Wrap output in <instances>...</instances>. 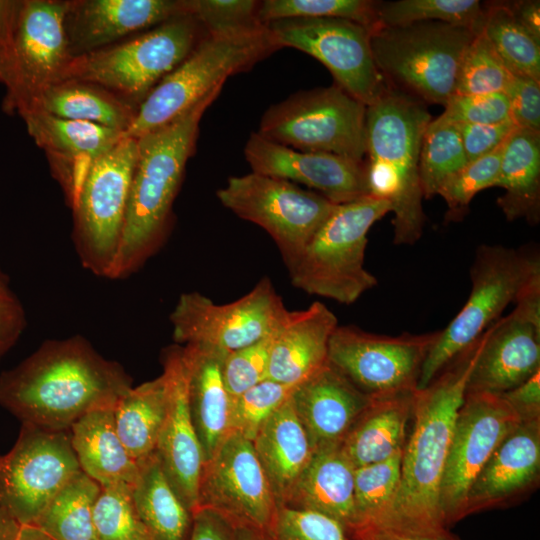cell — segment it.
I'll list each match as a JSON object with an SVG mask.
<instances>
[{
	"instance_id": "6da1fadb",
	"label": "cell",
	"mask_w": 540,
	"mask_h": 540,
	"mask_svg": "<svg viewBox=\"0 0 540 540\" xmlns=\"http://www.w3.org/2000/svg\"><path fill=\"white\" fill-rule=\"evenodd\" d=\"M132 387L115 361L82 336L47 340L0 375V405L21 420L51 431H68L88 412L114 408Z\"/></svg>"
},
{
	"instance_id": "7a4b0ae2",
	"label": "cell",
	"mask_w": 540,
	"mask_h": 540,
	"mask_svg": "<svg viewBox=\"0 0 540 540\" xmlns=\"http://www.w3.org/2000/svg\"><path fill=\"white\" fill-rule=\"evenodd\" d=\"M221 89L212 91L170 122L136 138V162L121 237L108 278L131 275L164 241L172 205L187 160L195 148L199 122Z\"/></svg>"
},
{
	"instance_id": "3957f363",
	"label": "cell",
	"mask_w": 540,
	"mask_h": 540,
	"mask_svg": "<svg viewBox=\"0 0 540 540\" xmlns=\"http://www.w3.org/2000/svg\"><path fill=\"white\" fill-rule=\"evenodd\" d=\"M431 120L425 103L391 87L366 106L368 192L390 202L396 245H413L423 233L419 155Z\"/></svg>"
},
{
	"instance_id": "277c9868",
	"label": "cell",
	"mask_w": 540,
	"mask_h": 540,
	"mask_svg": "<svg viewBox=\"0 0 540 540\" xmlns=\"http://www.w3.org/2000/svg\"><path fill=\"white\" fill-rule=\"evenodd\" d=\"M482 338L448 363L425 388L415 391L413 428L403 450L400 487L389 516L445 525L440 486L455 419Z\"/></svg>"
},
{
	"instance_id": "5b68a950",
	"label": "cell",
	"mask_w": 540,
	"mask_h": 540,
	"mask_svg": "<svg viewBox=\"0 0 540 540\" xmlns=\"http://www.w3.org/2000/svg\"><path fill=\"white\" fill-rule=\"evenodd\" d=\"M282 48L266 25L251 31L208 33L139 105L124 137L137 138L191 108L225 80Z\"/></svg>"
},
{
	"instance_id": "8992f818",
	"label": "cell",
	"mask_w": 540,
	"mask_h": 540,
	"mask_svg": "<svg viewBox=\"0 0 540 540\" xmlns=\"http://www.w3.org/2000/svg\"><path fill=\"white\" fill-rule=\"evenodd\" d=\"M391 211L389 201L371 195L337 204L289 271L292 285L347 305L377 286L364 267L367 234Z\"/></svg>"
},
{
	"instance_id": "52a82bcc",
	"label": "cell",
	"mask_w": 540,
	"mask_h": 540,
	"mask_svg": "<svg viewBox=\"0 0 540 540\" xmlns=\"http://www.w3.org/2000/svg\"><path fill=\"white\" fill-rule=\"evenodd\" d=\"M478 33L438 21L378 26L370 32L375 65L389 87L423 103L445 106L459 65Z\"/></svg>"
},
{
	"instance_id": "ba28073f",
	"label": "cell",
	"mask_w": 540,
	"mask_h": 540,
	"mask_svg": "<svg viewBox=\"0 0 540 540\" xmlns=\"http://www.w3.org/2000/svg\"><path fill=\"white\" fill-rule=\"evenodd\" d=\"M205 34L193 15H179L103 49L74 57L65 78L93 82L139 107Z\"/></svg>"
},
{
	"instance_id": "9c48e42d",
	"label": "cell",
	"mask_w": 540,
	"mask_h": 540,
	"mask_svg": "<svg viewBox=\"0 0 540 540\" xmlns=\"http://www.w3.org/2000/svg\"><path fill=\"white\" fill-rule=\"evenodd\" d=\"M540 277L536 256L503 245H481L470 269L469 297L441 331L422 365L417 389L425 388L456 356L496 323L506 307Z\"/></svg>"
},
{
	"instance_id": "30bf717a",
	"label": "cell",
	"mask_w": 540,
	"mask_h": 540,
	"mask_svg": "<svg viewBox=\"0 0 540 540\" xmlns=\"http://www.w3.org/2000/svg\"><path fill=\"white\" fill-rule=\"evenodd\" d=\"M365 118L366 105L334 83L294 93L270 106L257 133L294 150L363 162Z\"/></svg>"
},
{
	"instance_id": "8fae6325",
	"label": "cell",
	"mask_w": 540,
	"mask_h": 540,
	"mask_svg": "<svg viewBox=\"0 0 540 540\" xmlns=\"http://www.w3.org/2000/svg\"><path fill=\"white\" fill-rule=\"evenodd\" d=\"M217 198L273 238L288 271L337 205L317 192L255 172L230 177L217 191Z\"/></svg>"
},
{
	"instance_id": "7c38bea8",
	"label": "cell",
	"mask_w": 540,
	"mask_h": 540,
	"mask_svg": "<svg viewBox=\"0 0 540 540\" xmlns=\"http://www.w3.org/2000/svg\"><path fill=\"white\" fill-rule=\"evenodd\" d=\"M137 155L123 137L89 168L72 205L73 239L85 269L108 278L119 245Z\"/></svg>"
},
{
	"instance_id": "4fadbf2b",
	"label": "cell",
	"mask_w": 540,
	"mask_h": 540,
	"mask_svg": "<svg viewBox=\"0 0 540 540\" xmlns=\"http://www.w3.org/2000/svg\"><path fill=\"white\" fill-rule=\"evenodd\" d=\"M289 311L269 278L227 304L199 292L180 295L170 314L178 345H199L230 353L275 333Z\"/></svg>"
},
{
	"instance_id": "5bb4252c",
	"label": "cell",
	"mask_w": 540,
	"mask_h": 540,
	"mask_svg": "<svg viewBox=\"0 0 540 540\" xmlns=\"http://www.w3.org/2000/svg\"><path fill=\"white\" fill-rule=\"evenodd\" d=\"M438 333L387 336L338 325L329 341L328 362L371 398L414 392Z\"/></svg>"
},
{
	"instance_id": "9a60e30c",
	"label": "cell",
	"mask_w": 540,
	"mask_h": 540,
	"mask_svg": "<svg viewBox=\"0 0 540 540\" xmlns=\"http://www.w3.org/2000/svg\"><path fill=\"white\" fill-rule=\"evenodd\" d=\"M68 0H21L3 85V109L20 115L49 85L65 78L74 58L65 31Z\"/></svg>"
},
{
	"instance_id": "2e32d148",
	"label": "cell",
	"mask_w": 540,
	"mask_h": 540,
	"mask_svg": "<svg viewBox=\"0 0 540 540\" xmlns=\"http://www.w3.org/2000/svg\"><path fill=\"white\" fill-rule=\"evenodd\" d=\"M79 471L70 430L22 424L13 447L0 454V500L21 525H34L56 493Z\"/></svg>"
},
{
	"instance_id": "e0dca14e",
	"label": "cell",
	"mask_w": 540,
	"mask_h": 540,
	"mask_svg": "<svg viewBox=\"0 0 540 540\" xmlns=\"http://www.w3.org/2000/svg\"><path fill=\"white\" fill-rule=\"evenodd\" d=\"M265 25L281 47L316 58L335 84L366 106L390 88L375 65L367 27L341 18H288Z\"/></svg>"
},
{
	"instance_id": "ac0fdd59",
	"label": "cell",
	"mask_w": 540,
	"mask_h": 540,
	"mask_svg": "<svg viewBox=\"0 0 540 540\" xmlns=\"http://www.w3.org/2000/svg\"><path fill=\"white\" fill-rule=\"evenodd\" d=\"M199 508L218 513L233 527L271 535L278 504L252 441L230 433L204 463Z\"/></svg>"
},
{
	"instance_id": "d6986e66",
	"label": "cell",
	"mask_w": 540,
	"mask_h": 540,
	"mask_svg": "<svg viewBox=\"0 0 540 540\" xmlns=\"http://www.w3.org/2000/svg\"><path fill=\"white\" fill-rule=\"evenodd\" d=\"M521 421L500 394L466 392L458 410L440 486L446 526L462 518L468 489L506 435Z\"/></svg>"
},
{
	"instance_id": "ffe728a7",
	"label": "cell",
	"mask_w": 540,
	"mask_h": 540,
	"mask_svg": "<svg viewBox=\"0 0 540 540\" xmlns=\"http://www.w3.org/2000/svg\"><path fill=\"white\" fill-rule=\"evenodd\" d=\"M245 158L252 172L300 183L334 204L369 195L366 164L319 152H302L269 141L257 132L248 138Z\"/></svg>"
},
{
	"instance_id": "44dd1931",
	"label": "cell",
	"mask_w": 540,
	"mask_h": 540,
	"mask_svg": "<svg viewBox=\"0 0 540 540\" xmlns=\"http://www.w3.org/2000/svg\"><path fill=\"white\" fill-rule=\"evenodd\" d=\"M539 482L540 417H535L521 420L482 466L466 494L462 518L511 505Z\"/></svg>"
},
{
	"instance_id": "7402d4cb",
	"label": "cell",
	"mask_w": 540,
	"mask_h": 540,
	"mask_svg": "<svg viewBox=\"0 0 540 540\" xmlns=\"http://www.w3.org/2000/svg\"><path fill=\"white\" fill-rule=\"evenodd\" d=\"M183 14H189L188 0H68L64 23L78 57Z\"/></svg>"
},
{
	"instance_id": "603a6c76",
	"label": "cell",
	"mask_w": 540,
	"mask_h": 540,
	"mask_svg": "<svg viewBox=\"0 0 540 540\" xmlns=\"http://www.w3.org/2000/svg\"><path fill=\"white\" fill-rule=\"evenodd\" d=\"M20 117L29 135L45 152L70 207L91 165L124 137L123 132L113 128L64 119L37 109Z\"/></svg>"
},
{
	"instance_id": "cb8c5ba5",
	"label": "cell",
	"mask_w": 540,
	"mask_h": 540,
	"mask_svg": "<svg viewBox=\"0 0 540 540\" xmlns=\"http://www.w3.org/2000/svg\"><path fill=\"white\" fill-rule=\"evenodd\" d=\"M163 373L167 379L168 405L155 452L172 488L193 514L198 509L204 459L189 411L180 345L167 350Z\"/></svg>"
},
{
	"instance_id": "d4e9b609",
	"label": "cell",
	"mask_w": 540,
	"mask_h": 540,
	"mask_svg": "<svg viewBox=\"0 0 540 540\" xmlns=\"http://www.w3.org/2000/svg\"><path fill=\"white\" fill-rule=\"evenodd\" d=\"M540 371V322L514 308L483 334L466 392L503 394Z\"/></svg>"
},
{
	"instance_id": "484cf974",
	"label": "cell",
	"mask_w": 540,
	"mask_h": 540,
	"mask_svg": "<svg viewBox=\"0 0 540 540\" xmlns=\"http://www.w3.org/2000/svg\"><path fill=\"white\" fill-rule=\"evenodd\" d=\"M290 398L314 451L341 444L372 400L329 362L296 385Z\"/></svg>"
},
{
	"instance_id": "4316f807",
	"label": "cell",
	"mask_w": 540,
	"mask_h": 540,
	"mask_svg": "<svg viewBox=\"0 0 540 540\" xmlns=\"http://www.w3.org/2000/svg\"><path fill=\"white\" fill-rule=\"evenodd\" d=\"M337 326V317L321 302L289 311L273 337L267 379L295 386L322 368Z\"/></svg>"
},
{
	"instance_id": "83f0119b",
	"label": "cell",
	"mask_w": 540,
	"mask_h": 540,
	"mask_svg": "<svg viewBox=\"0 0 540 540\" xmlns=\"http://www.w3.org/2000/svg\"><path fill=\"white\" fill-rule=\"evenodd\" d=\"M180 346L189 411L205 463L230 434L232 397L223 379L228 353L199 345Z\"/></svg>"
},
{
	"instance_id": "f1b7e54d",
	"label": "cell",
	"mask_w": 540,
	"mask_h": 540,
	"mask_svg": "<svg viewBox=\"0 0 540 540\" xmlns=\"http://www.w3.org/2000/svg\"><path fill=\"white\" fill-rule=\"evenodd\" d=\"M354 472L341 444L319 448L282 506L323 513L349 534L357 525Z\"/></svg>"
},
{
	"instance_id": "f546056e",
	"label": "cell",
	"mask_w": 540,
	"mask_h": 540,
	"mask_svg": "<svg viewBox=\"0 0 540 540\" xmlns=\"http://www.w3.org/2000/svg\"><path fill=\"white\" fill-rule=\"evenodd\" d=\"M252 443L277 504L282 506L314 454L290 397L265 421Z\"/></svg>"
},
{
	"instance_id": "4dcf8cb0",
	"label": "cell",
	"mask_w": 540,
	"mask_h": 540,
	"mask_svg": "<svg viewBox=\"0 0 540 540\" xmlns=\"http://www.w3.org/2000/svg\"><path fill=\"white\" fill-rule=\"evenodd\" d=\"M414 394L415 391L372 398L341 443L355 468L403 453Z\"/></svg>"
},
{
	"instance_id": "1f68e13d",
	"label": "cell",
	"mask_w": 540,
	"mask_h": 540,
	"mask_svg": "<svg viewBox=\"0 0 540 540\" xmlns=\"http://www.w3.org/2000/svg\"><path fill=\"white\" fill-rule=\"evenodd\" d=\"M113 409L94 410L78 419L70 428L71 444L81 470L100 486H132L138 463L117 434Z\"/></svg>"
},
{
	"instance_id": "d6a6232c",
	"label": "cell",
	"mask_w": 540,
	"mask_h": 540,
	"mask_svg": "<svg viewBox=\"0 0 540 540\" xmlns=\"http://www.w3.org/2000/svg\"><path fill=\"white\" fill-rule=\"evenodd\" d=\"M32 109L125 133L137 114L138 106L93 82L65 78L42 90L24 112Z\"/></svg>"
},
{
	"instance_id": "836d02e7",
	"label": "cell",
	"mask_w": 540,
	"mask_h": 540,
	"mask_svg": "<svg viewBox=\"0 0 540 540\" xmlns=\"http://www.w3.org/2000/svg\"><path fill=\"white\" fill-rule=\"evenodd\" d=\"M494 187L505 193L498 199L508 221L540 219V132L515 129L505 142Z\"/></svg>"
},
{
	"instance_id": "e575fe53",
	"label": "cell",
	"mask_w": 540,
	"mask_h": 540,
	"mask_svg": "<svg viewBox=\"0 0 540 540\" xmlns=\"http://www.w3.org/2000/svg\"><path fill=\"white\" fill-rule=\"evenodd\" d=\"M132 499L149 540H186L192 513L168 481L155 453L138 462Z\"/></svg>"
},
{
	"instance_id": "d590c367",
	"label": "cell",
	"mask_w": 540,
	"mask_h": 540,
	"mask_svg": "<svg viewBox=\"0 0 540 540\" xmlns=\"http://www.w3.org/2000/svg\"><path fill=\"white\" fill-rule=\"evenodd\" d=\"M168 386L165 374L131 387L113 409L117 434L138 463L156 451L166 418Z\"/></svg>"
},
{
	"instance_id": "8d00e7d4",
	"label": "cell",
	"mask_w": 540,
	"mask_h": 540,
	"mask_svg": "<svg viewBox=\"0 0 540 540\" xmlns=\"http://www.w3.org/2000/svg\"><path fill=\"white\" fill-rule=\"evenodd\" d=\"M100 489L79 471L50 500L34 526L54 540H94L92 512Z\"/></svg>"
},
{
	"instance_id": "74e56055",
	"label": "cell",
	"mask_w": 540,
	"mask_h": 540,
	"mask_svg": "<svg viewBox=\"0 0 540 540\" xmlns=\"http://www.w3.org/2000/svg\"><path fill=\"white\" fill-rule=\"evenodd\" d=\"M482 32L513 75L540 81V41L517 20L507 2L483 7Z\"/></svg>"
},
{
	"instance_id": "f35d334b",
	"label": "cell",
	"mask_w": 540,
	"mask_h": 540,
	"mask_svg": "<svg viewBox=\"0 0 540 540\" xmlns=\"http://www.w3.org/2000/svg\"><path fill=\"white\" fill-rule=\"evenodd\" d=\"M379 26L438 21L480 33L484 11L478 0H398L378 4Z\"/></svg>"
},
{
	"instance_id": "ab89813d",
	"label": "cell",
	"mask_w": 540,
	"mask_h": 540,
	"mask_svg": "<svg viewBox=\"0 0 540 540\" xmlns=\"http://www.w3.org/2000/svg\"><path fill=\"white\" fill-rule=\"evenodd\" d=\"M467 164L456 125L438 124L431 120L423 134L419 155L423 197L437 195L441 186Z\"/></svg>"
},
{
	"instance_id": "60d3db41",
	"label": "cell",
	"mask_w": 540,
	"mask_h": 540,
	"mask_svg": "<svg viewBox=\"0 0 540 540\" xmlns=\"http://www.w3.org/2000/svg\"><path fill=\"white\" fill-rule=\"evenodd\" d=\"M402 454L355 468L356 527L367 522L381 520L391 514L400 487Z\"/></svg>"
},
{
	"instance_id": "b9f144b4",
	"label": "cell",
	"mask_w": 540,
	"mask_h": 540,
	"mask_svg": "<svg viewBox=\"0 0 540 540\" xmlns=\"http://www.w3.org/2000/svg\"><path fill=\"white\" fill-rule=\"evenodd\" d=\"M379 1L370 0H265L260 1L262 24L288 18H341L373 31L379 26Z\"/></svg>"
},
{
	"instance_id": "7bdbcfd3",
	"label": "cell",
	"mask_w": 540,
	"mask_h": 540,
	"mask_svg": "<svg viewBox=\"0 0 540 540\" xmlns=\"http://www.w3.org/2000/svg\"><path fill=\"white\" fill-rule=\"evenodd\" d=\"M94 540H149L132 499V486H101L92 512Z\"/></svg>"
},
{
	"instance_id": "ee69618b",
	"label": "cell",
	"mask_w": 540,
	"mask_h": 540,
	"mask_svg": "<svg viewBox=\"0 0 540 540\" xmlns=\"http://www.w3.org/2000/svg\"><path fill=\"white\" fill-rule=\"evenodd\" d=\"M512 77L513 74L481 31L462 56L455 93L465 95L504 93Z\"/></svg>"
},
{
	"instance_id": "f6af8a7d",
	"label": "cell",
	"mask_w": 540,
	"mask_h": 540,
	"mask_svg": "<svg viewBox=\"0 0 540 540\" xmlns=\"http://www.w3.org/2000/svg\"><path fill=\"white\" fill-rule=\"evenodd\" d=\"M295 386L266 379L233 398L230 433L253 441L265 421L289 399Z\"/></svg>"
},
{
	"instance_id": "bcb514c9",
	"label": "cell",
	"mask_w": 540,
	"mask_h": 540,
	"mask_svg": "<svg viewBox=\"0 0 540 540\" xmlns=\"http://www.w3.org/2000/svg\"><path fill=\"white\" fill-rule=\"evenodd\" d=\"M505 142L492 153L469 162L441 186L438 195L446 202L447 219L461 220L474 196L495 186Z\"/></svg>"
},
{
	"instance_id": "7dc6e473",
	"label": "cell",
	"mask_w": 540,
	"mask_h": 540,
	"mask_svg": "<svg viewBox=\"0 0 540 540\" xmlns=\"http://www.w3.org/2000/svg\"><path fill=\"white\" fill-rule=\"evenodd\" d=\"M260 1L253 0H188L193 15L206 32L213 34L238 33L258 29Z\"/></svg>"
},
{
	"instance_id": "c3c4849f",
	"label": "cell",
	"mask_w": 540,
	"mask_h": 540,
	"mask_svg": "<svg viewBox=\"0 0 540 540\" xmlns=\"http://www.w3.org/2000/svg\"><path fill=\"white\" fill-rule=\"evenodd\" d=\"M273 540H350L344 526L317 511L278 506L271 528Z\"/></svg>"
},
{
	"instance_id": "681fc988",
	"label": "cell",
	"mask_w": 540,
	"mask_h": 540,
	"mask_svg": "<svg viewBox=\"0 0 540 540\" xmlns=\"http://www.w3.org/2000/svg\"><path fill=\"white\" fill-rule=\"evenodd\" d=\"M275 333L225 356L223 379L232 399L267 379Z\"/></svg>"
},
{
	"instance_id": "f907efd6",
	"label": "cell",
	"mask_w": 540,
	"mask_h": 540,
	"mask_svg": "<svg viewBox=\"0 0 540 540\" xmlns=\"http://www.w3.org/2000/svg\"><path fill=\"white\" fill-rule=\"evenodd\" d=\"M443 113L433 120L438 124H496L510 120L505 93L465 95L454 93Z\"/></svg>"
},
{
	"instance_id": "816d5d0a",
	"label": "cell",
	"mask_w": 540,
	"mask_h": 540,
	"mask_svg": "<svg viewBox=\"0 0 540 540\" xmlns=\"http://www.w3.org/2000/svg\"><path fill=\"white\" fill-rule=\"evenodd\" d=\"M348 536L353 540H459L445 525L393 516L361 524Z\"/></svg>"
},
{
	"instance_id": "f5cc1de1",
	"label": "cell",
	"mask_w": 540,
	"mask_h": 540,
	"mask_svg": "<svg viewBox=\"0 0 540 540\" xmlns=\"http://www.w3.org/2000/svg\"><path fill=\"white\" fill-rule=\"evenodd\" d=\"M504 93L513 124L519 129L540 132V81L513 75Z\"/></svg>"
},
{
	"instance_id": "db71d44e",
	"label": "cell",
	"mask_w": 540,
	"mask_h": 540,
	"mask_svg": "<svg viewBox=\"0 0 540 540\" xmlns=\"http://www.w3.org/2000/svg\"><path fill=\"white\" fill-rule=\"evenodd\" d=\"M469 162L484 157L500 147L517 127L511 120L496 124H454Z\"/></svg>"
},
{
	"instance_id": "11a10c76",
	"label": "cell",
	"mask_w": 540,
	"mask_h": 540,
	"mask_svg": "<svg viewBox=\"0 0 540 540\" xmlns=\"http://www.w3.org/2000/svg\"><path fill=\"white\" fill-rule=\"evenodd\" d=\"M26 327L21 301L0 269V359L16 344Z\"/></svg>"
},
{
	"instance_id": "9f6ffc18",
	"label": "cell",
	"mask_w": 540,
	"mask_h": 540,
	"mask_svg": "<svg viewBox=\"0 0 540 540\" xmlns=\"http://www.w3.org/2000/svg\"><path fill=\"white\" fill-rule=\"evenodd\" d=\"M501 395L521 420L540 417V371Z\"/></svg>"
},
{
	"instance_id": "6f0895ef",
	"label": "cell",
	"mask_w": 540,
	"mask_h": 540,
	"mask_svg": "<svg viewBox=\"0 0 540 540\" xmlns=\"http://www.w3.org/2000/svg\"><path fill=\"white\" fill-rule=\"evenodd\" d=\"M233 526L218 513L199 508L192 514L189 540H231Z\"/></svg>"
},
{
	"instance_id": "680465c9",
	"label": "cell",
	"mask_w": 540,
	"mask_h": 540,
	"mask_svg": "<svg viewBox=\"0 0 540 540\" xmlns=\"http://www.w3.org/2000/svg\"><path fill=\"white\" fill-rule=\"evenodd\" d=\"M21 0H0V72L3 84L11 62L14 32Z\"/></svg>"
},
{
	"instance_id": "91938a15",
	"label": "cell",
	"mask_w": 540,
	"mask_h": 540,
	"mask_svg": "<svg viewBox=\"0 0 540 540\" xmlns=\"http://www.w3.org/2000/svg\"><path fill=\"white\" fill-rule=\"evenodd\" d=\"M507 5L524 28L537 41H540V2L538 0L509 1Z\"/></svg>"
},
{
	"instance_id": "94428289",
	"label": "cell",
	"mask_w": 540,
	"mask_h": 540,
	"mask_svg": "<svg viewBox=\"0 0 540 540\" xmlns=\"http://www.w3.org/2000/svg\"><path fill=\"white\" fill-rule=\"evenodd\" d=\"M21 525L0 500V540H17Z\"/></svg>"
},
{
	"instance_id": "6125c7cd",
	"label": "cell",
	"mask_w": 540,
	"mask_h": 540,
	"mask_svg": "<svg viewBox=\"0 0 540 540\" xmlns=\"http://www.w3.org/2000/svg\"><path fill=\"white\" fill-rule=\"evenodd\" d=\"M231 540H272V537L250 528L233 527Z\"/></svg>"
},
{
	"instance_id": "be15d7a7",
	"label": "cell",
	"mask_w": 540,
	"mask_h": 540,
	"mask_svg": "<svg viewBox=\"0 0 540 540\" xmlns=\"http://www.w3.org/2000/svg\"><path fill=\"white\" fill-rule=\"evenodd\" d=\"M17 540H54L34 525L21 526Z\"/></svg>"
},
{
	"instance_id": "e7e4bbea",
	"label": "cell",
	"mask_w": 540,
	"mask_h": 540,
	"mask_svg": "<svg viewBox=\"0 0 540 540\" xmlns=\"http://www.w3.org/2000/svg\"><path fill=\"white\" fill-rule=\"evenodd\" d=\"M0 82H1V72H0Z\"/></svg>"
},
{
	"instance_id": "03108f58",
	"label": "cell",
	"mask_w": 540,
	"mask_h": 540,
	"mask_svg": "<svg viewBox=\"0 0 540 540\" xmlns=\"http://www.w3.org/2000/svg\"><path fill=\"white\" fill-rule=\"evenodd\" d=\"M273 540V539H272Z\"/></svg>"
}]
</instances>
